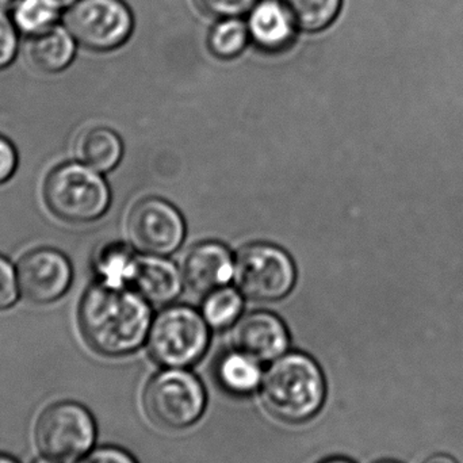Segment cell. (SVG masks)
<instances>
[{
    "label": "cell",
    "mask_w": 463,
    "mask_h": 463,
    "mask_svg": "<svg viewBox=\"0 0 463 463\" xmlns=\"http://www.w3.org/2000/svg\"><path fill=\"white\" fill-rule=\"evenodd\" d=\"M78 323L84 342L95 353L124 356L135 353L148 337L151 307L132 288L97 280L79 301Z\"/></svg>",
    "instance_id": "6da1fadb"
},
{
    "label": "cell",
    "mask_w": 463,
    "mask_h": 463,
    "mask_svg": "<svg viewBox=\"0 0 463 463\" xmlns=\"http://www.w3.org/2000/svg\"><path fill=\"white\" fill-rule=\"evenodd\" d=\"M260 397L274 418L304 423L320 412L326 400V380L310 356L288 354L274 361L263 375Z\"/></svg>",
    "instance_id": "7a4b0ae2"
},
{
    "label": "cell",
    "mask_w": 463,
    "mask_h": 463,
    "mask_svg": "<svg viewBox=\"0 0 463 463\" xmlns=\"http://www.w3.org/2000/svg\"><path fill=\"white\" fill-rule=\"evenodd\" d=\"M46 209L60 222L80 225L97 222L110 206L105 179L83 163H61L49 171L43 184Z\"/></svg>",
    "instance_id": "3957f363"
},
{
    "label": "cell",
    "mask_w": 463,
    "mask_h": 463,
    "mask_svg": "<svg viewBox=\"0 0 463 463\" xmlns=\"http://www.w3.org/2000/svg\"><path fill=\"white\" fill-rule=\"evenodd\" d=\"M146 418L160 429L184 430L200 420L206 407L201 381L184 369H168L155 375L143 396Z\"/></svg>",
    "instance_id": "277c9868"
},
{
    "label": "cell",
    "mask_w": 463,
    "mask_h": 463,
    "mask_svg": "<svg viewBox=\"0 0 463 463\" xmlns=\"http://www.w3.org/2000/svg\"><path fill=\"white\" fill-rule=\"evenodd\" d=\"M209 324L189 307H171L149 328L148 350L168 369H184L200 361L209 345Z\"/></svg>",
    "instance_id": "5b68a950"
},
{
    "label": "cell",
    "mask_w": 463,
    "mask_h": 463,
    "mask_svg": "<svg viewBox=\"0 0 463 463\" xmlns=\"http://www.w3.org/2000/svg\"><path fill=\"white\" fill-rule=\"evenodd\" d=\"M61 22L80 48L98 53L121 48L135 29L124 0H75L64 8Z\"/></svg>",
    "instance_id": "8992f818"
},
{
    "label": "cell",
    "mask_w": 463,
    "mask_h": 463,
    "mask_svg": "<svg viewBox=\"0 0 463 463\" xmlns=\"http://www.w3.org/2000/svg\"><path fill=\"white\" fill-rule=\"evenodd\" d=\"M35 445L46 459L73 463L86 456L97 437L91 413L76 402L49 405L35 423Z\"/></svg>",
    "instance_id": "52a82bcc"
},
{
    "label": "cell",
    "mask_w": 463,
    "mask_h": 463,
    "mask_svg": "<svg viewBox=\"0 0 463 463\" xmlns=\"http://www.w3.org/2000/svg\"><path fill=\"white\" fill-rule=\"evenodd\" d=\"M296 277L290 256L274 245H248L240 250L234 260L237 288L256 301H277L288 296Z\"/></svg>",
    "instance_id": "ba28073f"
},
{
    "label": "cell",
    "mask_w": 463,
    "mask_h": 463,
    "mask_svg": "<svg viewBox=\"0 0 463 463\" xmlns=\"http://www.w3.org/2000/svg\"><path fill=\"white\" fill-rule=\"evenodd\" d=\"M19 293L30 304L49 305L59 301L72 285L70 259L56 248L27 250L16 263Z\"/></svg>",
    "instance_id": "9c48e42d"
},
{
    "label": "cell",
    "mask_w": 463,
    "mask_h": 463,
    "mask_svg": "<svg viewBox=\"0 0 463 463\" xmlns=\"http://www.w3.org/2000/svg\"><path fill=\"white\" fill-rule=\"evenodd\" d=\"M127 232L136 250L146 255L165 256L181 247L186 227L173 205L159 198H148L130 211Z\"/></svg>",
    "instance_id": "30bf717a"
},
{
    "label": "cell",
    "mask_w": 463,
    "mask_h": 463,
    "mask_svg": "<svg viewBox=\"0 0 463 463\" xmlns=\"http://www.w3.org/2000/svg\"><path fill=\"white\" fill-rule=\"evenodd\" d=\"M234 347L264 364L285 355L288 334L279 317L269 312H256L237 321L232 332Z\"/></svg>",
    "instance_id": "8fae6325"
},
{
    "label": "cell",
    "mask_w": 463,
    "mask_h": 463,
    "mask_svg": "<svg viewBox=\"0 0 463 463\" xmlns=\"http://www.w3.org/2000/svg\"><path fill=\"white\" fill-rule=\"evenodd\" d=\"M247 16L250 43L259 51L279 53L296 41L299 29L283 0H259Z\"/></svg>",
    "instance_id": "7c38bea8"
},
{
    "label": "cell",
    "mask_w": 463,
    "mask_h": 463,
    "mask_svg": "<svg viewBox=\"0 0 463 463\" xmlns=\"http://www.w3.org/2000/svg\"><path fill=\"white\" fill-rule=\"evenodd\" d=\"M128 288L140 294L146 302L168 304L181 293V272L175 264L162 256H136Z\"/></svg>",
    "instance_id": "4fadbf2b"
},
{
    "label": "cell",
    "mask_w": 463,
    "mask_h": 463,
    "mask_svg": "<svg viewBox=\"0 0 463 463\" xmlns=\"http://www.w3.org/2000/svg\"><path fill=\"white\" fill-rule=\"evenodd\" d=\"M234 261L230 250L219 242H203L187 253L184 278L198 293L224 288L233 278Z\"/></svg>",
    "instance_id": "5bb4252c"
},
{
    "label": "cell",
    "mask_w": 463,
    "mask_h": 463,
    "mask_svg": "<svg viewBox=\"0 0 463 463\" xmlns=\"http://www.w3.org/2000/svg\"><path fill=\"white\" fill-rule=\"evenodd\" d=\"M79 48L80 46L61 22L46 32L27 38L26 59L38 72L56 75L72 65Z\"/></svg>",
    "instance_id": "9a60e30c"
},
{
    "label": "cell",
    "mask_w": 463,
    "mask_h": 463,
    "mask_svg": "<svg viewBox=\"0 0 463 463\" xmlns=\"http://www.w3.org/2000/svg\"><path fill=\"white\" fill-rule=\"evenodd\" d=\"M73 152L79 162L97 173L105 174L117 167L124 154V146L114 130L94 127L79 133Z\"/></svg>",
    "instance_id": "2e32d148"
},
{
    "label": "cell",
    "mask_w": 463,
    "mask_h": 463,
    "mask_svg": "<svg viewBox=\"0 0 463 463\" xmlns=\"http://www.w3.org/2000/svg\"><path fill=\"white\" fill-rule=\"evenodd\" d=\"M216 377L225 392L233 396H250L263 381L260 362L241 351L225 354L217 364Z\"/></svg>",
    "instance_id": "e0dca14e"
},
{
    "label": "cell",
    "mask_w": 463,
    "mask_h": 463,
    "mask_svg": "<svg viewBox=\"0 0 463 463\" xmlns=\"http://www.w3.org/2000/svg\"><path fill=\"white\" fill-rule=\"evenodd\" d=\"M64 8L60 0H18L8 13L21 35L29 38L61 24Z\"/></svg>",
    "instance_id": "ac0fdd59"
},
{
    "label": "cell",
    "mask_w": 463,
    "mask_h": 463,
    "mask_svg": "<svg viewBox=\"0 0 463 463\" xmlns=\"http://www.w3.org/2000/svg\"><path fill=\"white\" fill-rule=\"evenodd\" d=\"M136 256L122 242L102 245L94 259L98 280L116 288H128Z\"/></svg>",
    "instance_id": "d6986e66"
},
{
    "label": "cell",
    "mask_w": 463,
    "mask_h": 463,
    "mask_svg": "<svg viewBox=\"0 0 463 463\" xmlns=\"http://www.w3.org/2000/svg\"><path fill=\"white\" fill-rule=\"evenodd\" d=\"M299 30L318 33L334 24L343 0H283Z\"/></svg>",
    "instance_id": "ffe728a7"
},
{
    "label": "cell",
    "mask_w": 463,
    "mask_h": 463,
    "mask_svg": "<svg viewBox=\"0 0 463 463\" xmlns=\"http://www.w3.org/2000/svg\"><path fill=\"white\" fill-rule=\"evenodd\" d=\"M250 43L247 24L240 18L219 19L208 37L209 51L222 60L240 56Z\"/></svg>",
    "instance_id": "44dd1931"
},
{
    "label": "cell",
    "mask_w": 463,
    "mask_h": 463,
    "mask_svg": "<svg viewBox=\"0 0 463 463\" xmlns=\"http://www.w3.org/2000/svg\"><path fill=\"white\" fill-rule=\"evenodd\" d=\"M241 310V294L234 288H220L206 297L203 316L213 328H227L239 318Z\"/></svg>",
    "instance_id": "7402d4cb"
},
{
    "label": "cell",
    "mask_w": 463,
    "mask_h": 463,
    "mask_svg": "<svg viewBox=\"0 0 463 463\" xmlns=\"http://www.w3.org/2000/svg\"><path fill=\"white\" fill-rule=\"evenodd\" d=\"M21 33L16 29L10 13L0 7V71L13 65L19 53Z\"/></svg>",
    "instance_id": "603a6c76"
},
{
    "label": "cell",
    "mask_w": 463,
    "mask_h": 463,
    "mask_svg": "<svg viewBox=\"0 0 463 463\" xmlns=\"http://www.w3.org/2000/svg\"><path fill=\"white\" fill-rule=\"evenodd\" d=\"M258 2L259 0H194L203 14L217 19L247 15Z\"/></svg>",
    "instance_id": "cb8c5ba5"
},
{
    "label": "cell",
    "mask_w": 463,
    "mask_h": 463,
    "mask_svg": "<svg viewBox=\"0 0 463 463\" xmlns=\"http://www.w3.org/2000/svg\"><path fill=\"white\" fill-rule=\"evenodd\" d=\"M19 286L16 269L11 261L0 255V312L11 309L18 301Z\"/></svg>",
    "instance_id": "d4e9b609"
},
{
    "label": "cell",
    "mask_w": 463,
    "mask_h": 463,
    "mask_svg": "<svg viewBox=\"0 0 463 463\" xmlns=\"http://www.w3.org/2000/svg\"><path fill=\"white\" fill-rule=\"evenodd\" d=\"M18 168V152L14 144L0 135V186L7 184Z\"/></svg>",
    "instance_id": "484cf974"
},
{
    "label": "cell",
    "mask_w": 463,
    "mask_h": 463,
    "mask_svg": "<svg viewBox=\"0 0 463 463\" xmlns=\"http://www.w3.org/2000/svg\"><path fill=\"white\" fill-rule=\"evenodd\" d=\"M83 463H137L130 454L121 449L103 448L94 451Z\"/></svg>",
    "instance_id": "4316f807"
},
{
    "label": "cell",
    "mask_w": 463,
    "mask_h": 463,
    "mask_svg": "<svg viewBox=\"0 0 463 463\" xmlns=\"http://www.w3.org/2000/svg\"><path fill=\"white\" fill-rule=\"evenodd\" d=\"M424 463H457V461L449 456H435L432 458L427 459Z\"/></svg>",
    "instance_id": "83f0119b"
},
{
    "label": "cell",
    "mask_w": 463,
    "mask_h": 463,
    "mask_svg": "<svg viewBox=\"0 0 463 463\" xmlns=\"http://www.w3.org/2000/svg\"><path fill=\"white\" fill-rule=\"evenodd\" d=\"M18 0H0V7L5 8V10L10 11L11 7H13Z\"/></svg>",
    "instance_id": "f1b7e54d"
},
{
    "label": "cell",
    "mask_w": 463,
    "mask_h": 463,
    "mask_svg": "<svg viewBox=\"0 0 463 463\" xmlns=\"http://www.w3.org/2000/svg\"><path fill=\"white\" fill-rule=\"evenodd\" d=\"M323 463H353V462L347 461V459L334 458V459H328V461H326Z\"/></svg>",
    "instance_id": "f546056e"
},
{
    "label": "cell",
    "mask_w": 463,
    "mask_h": 463,
    "mask_svg": "<svg viewBox=\"0 0 463 463\" xmlns=\"http://www.w3.org/2000/svg\"><path fill=\"white\" fill-rule=\"evenodd\" d=\"M0 463H16L15 461H13V459L8 458V457L0 456Z\"/></svg>",
    "instance_id": "4dcf8cb0"
},
{
    "label": "cell",
    "mask_w": 463,
    "mask_h": 463,
    "mask_svg": "<svg viewBox=\"0 0 463 463\" xmlns=\"http://www.w3.org/2000/svg\"><path fill=\"white\" fill-rule=\"evenodd\" d=\"M72 2H75V0H60V3H61L64 7H67V5H71Z\"/></svg>",
    "instance_id": "1f68e13d"
},
{
    "label": "cell",
    "mask_w": 463,
    "mask_h": 463,
    "mask_svg": "<svg viewBox=\"0 0 463 463\" xmlns=\"http://www.w3.org/2000/svg\"><path fill=\"white\" fill-rule=\"evenodd\" d=\"M381 463H394V462H381Z\"/></svg>",
    "instance_id": "d6a6232c"
}]
</instances>
